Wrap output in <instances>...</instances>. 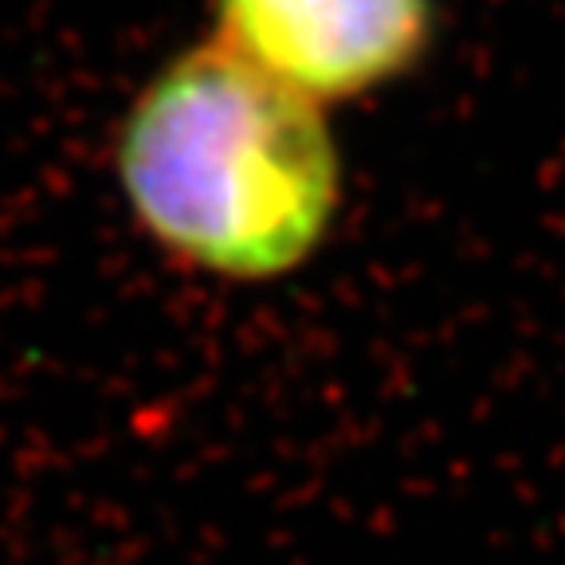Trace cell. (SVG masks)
<instances>
[{"label": "cell", "instance_id": "cell-2", "mask_svg": "<svg viewBox=\"0 0 565 565\" xmlns=\"http://www.w3.org/2000/svg\"><path fill=\"white\" fill-rule=\"evenodd\" d=\"M216 44L315 106L358 103L433 52L436 0H209Z\"/></svg>", "mask_w": 565, "mask_h": 565}, {"label": "cell", "instance_id": "cell-1", "mask_svg": "<svg viewBox=\"0 0 565 565\" xmlns=\"http://www.w3.org/2000/svg\"><path fill=\"white\" fill-rule=\"evenodd\" d=\"M115 173L138 228L224 282L307 267L345 189L327 110L216 40L177 52L134 95Z\"/></svg>", "mask_w": 565, "mask_h": 565}]
</instances>
